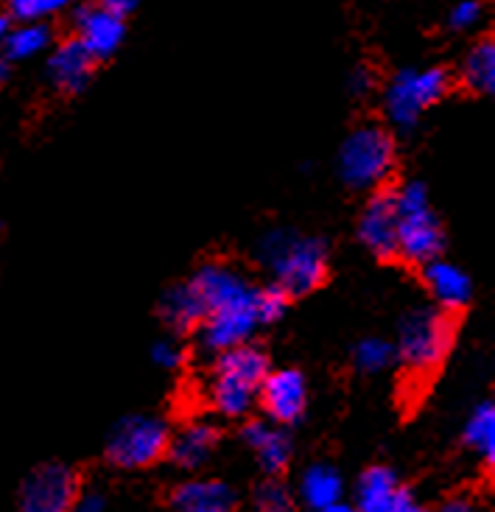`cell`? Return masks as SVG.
Instances as JSON below:
<instances>
[{
	"mask_svg": "<svg viewBox=\"0 0 495 512\" xmlns=\"http://www.w3.org/2000/svg\"><path fill=\"white\" fill-rule=\"evenodd\" d=\"M255 258L261 261L263 269L272 272V283L289 300L311 294L328 277V241L294 233L286 227L263 233L255 247Z\"/></svg>",
	"mask_w": 495,
	"mask_h": 512,
	"instance_id": "6da1fadb",
	"label": "cell"
},
{
	"mask_svg": "<svg viewBox=\"0 0 495 512\" xmlns=\"http://www.w3.org/2000/svg\"><path fill=\"white\" fill-rule=\"evenodd\" d=\"M269 370V356L252 342L216 353L207 384L210 406L224 417H244L258 401V387Z\"/></svg>",
	"mask_w": 495,
	"mask_h": 512,
	"instance_id": "7a4b0ae2",
	"label": "cell"
},
{
	"mask_svg": "<svg viewBox=\"0 0 495 512\" xmlns=\"http://www.w3.org/2000/svg\"><path fill=\"white\" fill-rule=\"evenodd\" d=\"M395 361L414 378H428L440 367L454 345V317L440 305H417L398 325Z\"/></svg>",
	"mask_w": 495,
	"mask_h": 512,
	"instance_id": "3957f363",
	"label": "cell"
},
{
	"mask_svg": "<svg viewBox=\"0 0 495 512\" xmlns=\"http://www.w3.org/2000/svg\"><path fill=\"white\" fill-rule=\"evenodd\" d=\"M395 205H398V258L414 266L440 258L445 247V233L431 210L426 182L409 180L395 188Z\"/></svg>",
	"mask_w": 495,
	"mask_h": 512,
	"instance_id": "277c9868",
	"label": "cell"
},
{
	"mask_svg": "<svg viewBox=\"0 0 495 512\" xmlns=\"http://www.w3.org/2000/svg\"><path fill=\"white\" fill-rule=\"evenodd\" d=\"M395 171V138L381 124L356 126L339 149V177L353 191L384 188Z\"/></svg>",
	"mask_w": 495,
	"mask_h": 512,
	"instance_id": "5b68a950",
	"label": "cell"
},
{
	"mask_svg": "<svg viewBox=\"0 0 495 512\" xmlns=\"http://www.w3.org/2000/svg\"><path fill=\"white\" fill-rule=\"evenodd\" d=\"M445 68H403L384 87V115L398 132H412L437 101L448 96Z\"/></svg>",
	"mask_w": 495,
	"mask_h": 512,
	"instance_id": "8992f818",
	"label": "cell"
},
{
	"mask_svg": "<svg viewBox=\"0 0 495 512\" xmlns=\"http://www.w3.org/2000/svg\"><path fill=\"white\" fill-rule=\"evenodd\" d=\"M171 431L160 417L129 415L115 423L107 440V462L121 471H140L152 468L168 451Z\"/></svg>",
	"mask_w": 495,
	"mask_h": 512,
	"instance_id": "52a82bcc",
	"label": "cell"
},
{
	"mask_svg": "<svg viewBox=\"0 0 495 512\" xmlns=\"http://www.w3.org/2000/svg\"><path fill=\"white\" fill-rule=\"evenodd\" d=\"M79 496V476L62 462H48L28 473L20 487L17 512H70Z\"/></svg>",
	"mask_w": 495,
	"mask_h": 512,
	"instance_id": "ba28073f",
	"label": "cell"
},
{
	"mask_svg": "<svg viewBox=\"0 0 495 512\" xmlns=\"http://www.w3.org/2000/svg\"><path fill=\"white\" fill-rule=\"evenodd\" d=\"M263 415L277 426H294L300 423L308 409V381L300 370L283 367L269 370L258 387V401Z\"/></svg>",
	"mask_w": 495,
	"mask_h": 512,
	"instance_id": "9c48e42d",
	"label": "cell"
},
{
	"mask_svg": "<svg viewBox=\"0 0 495 512\" xmlns=\"http://www.w3.org/2000/svg\"><path fill=\"white\" fill-rule=\"evenodd\" d=\"M73 37L96 56V62L110 59L126 37L124 14L110 6H101L96 0L73 6Z\"/></svg>",
	"mask_w": 495,
	"mask_h": 512,
	"instance_id": "30bf717a",
	"label": "cell"
},
{
	"mask_svg": "<svg viewBox=\"0 0 495 512\" xmlns=\"http://www.w3.org/2000/svg\"><path fill=\"white\" fill-rule=\"evenodd\" d=\"M358 238L375 258H398V205L392 188H375L358 216Z\"/></svg>",
	"mask_w": 495,
	"mask_h": 512,
	"instance_id": "8fae6325",
	"label": "cell"
},
{
	"mask_svg": "<svg viewBox=\"0 0 495 512\" xmlns=\"http://www.w3.org/2000/svg\"><path fill=\"white\" fill-rule=\"evenodd\" d=\"M93 70H96V56L76 37L62 40L48 54V82L65 96H79L93 79Z\"/></svg>",
	"mask_w": 495,
	"mask_h": 512,
	"instance_id": "7c38bea8",
	"label": "cell"
},
{
	"mask_svg": "<svg viewBox=\"0 0 495 512\" xmlns=\"http://www.w3.org/2000/svg\"><path fill=\"white\" fill-rule=\"evenodd\" d=\"M216 448H219V429L205 420H193L168 437L165 457L182 471H199L216 454Z\"/></svg>",
	"mask_w": 495,
	"mask_h": 512,
	"instance_id": "4fadbf2b",
	"label": "cell"
},
{
	"mask_svg": "<svg viewBox=\"0 0 495 512\" xmlns=\"http://www.w3.org/2000/svg\"><path fill=\"white\" fill-rule=\"evenodd\" d=\"M423 283L428 286L434 305H440L448 314L465 308L473 297V283H470L468 272L456 263L442 261V258L423 263Z\"/></svg>",
	"mask_w": 495,
	"mask_h": 512,
	"instance_id": "5bb4252c",
	"label": "cell"
},
{
	"mask_svg": "<svg viewBox=\"0 0 495 512\" xmlns=\"http://www.w3.org/2000/svg\"><path fill=\"white\" fill-rule=\"evenodd\" d=\"M241 437L269 476L286 471V465L291 462V440L283 426H277L272 420H249Z\"/></svg>",
	"mask_w": 495,
	"mask_h": 512,
	"instance_id": "9a60e30c",
	"label": "cell"
},
{
	"mask_svg": "<svg viewBox=\"0 0 495 512\" xmlns=\"http://www.w3.org/2000/svg\"><path fill=\"white\" fill-rule=\"evenodd\" d=\"M177 512H235V493L219 479H188L171 493Z\"/></svg>",
	"mask_w": 495,
	"mask_h": 512,
	"instance_id": "2e32d148",
	"label": "cell"
},
{
	"mask_svg": "<svg viewBox=\"0 0 495 512\" xmlns=\"http://www.w3.org/2000/svg\"><path fill=\"white\" fill-rule=\"evenodd\" d=\"M406 487L400 485L392 468L372 465L361 473L356 487V510L358 512H395L398 501Z\"/></svg>",
	"mask_w": 495,
	"mask_h": 512,
	"instance_id": "e0dca14e",
	"label": "cell"
},
{
	"mask_svg": "<svg viewBox=\"0 0 495 512\" xmlns=\"http://www.w3.org/2000/svg\"><path fill=\"white\" fill-rule=\"evenodd\" d=\"M51 45H54V31L48 20H14L0 54L6 56V62H26L45 54Z\"/></svg>",
	"mask_w": 495,
	"mask_h": 512,
	"instance_id": "ac0fdd59",
	"label": "cell"
},
{
	"mask_svg": "<svg viewBox=\"0 0 495 512\" xmlns=\"http://www.w3.org/2000/svg\"><path fill=\"white\" fill-rule=\"evenodd\" d=\"M344 496V479L342 473L336 471L333 465H311L300 479V499L308 510H319L342 501Z\"/></svg>",
	"mask_w": 495,
	"mask_h": 512,
	"instance_id": "d6986e66",
	"label": "cell"
},
{
	"mask_svg": "<svg viewBox=\"0 0 495 512\" xmlns=\"http://www.w3.org/2000/svg\"><path fill=\"white\" fill-rule=\"evenodd\" d=\"M160 317L174 333H191L199 328L202 308L196 303V294L188 286V280L165 291L163 300H160Z\"/></svg>",
	"mask_w": 495,
	"mask_h": 512,
	"instance_id": "ffe728a7",
	"label": "cell"
},
{
	"mask_svg": "<svg viewBox=\"0 0 495 512\" xmlns=\"http://www.w3.org/2000/svg\"><path fill=\"white\" fill-rule=\"evenodd\" d=\"M459 76H462V84L479 93V96H487L495 90V42L490 37L473 42L470 51L462 59V68H459Z\"/></svg>",
	"mask_w": 495,
	"mask_h": 512,
	"instance_id": "44dd1931",
	"label": "cell"
},
{
	"mask_svg": "<svg viewBox=\"0 0 495 512\" xmlns=\"http://www.w3.org/2000/svg\"><path fill=\"white\" fill-rule=\"evenodd\" d=\"M465 445L484 459V465L495 462V406L490 401L479 403L465 423Z\"/></svg>",
	"mask_w": 495,
	"mask_h": 512,
	"instance_id": "7402d4cb",
	"label": "cell"
},
{
	"mask_svg": "<svg viewBox=\"0 0 495 512\" xmlns=\"http://www.w3.org/2000/svg\"><path fill=\"white\" fill-rule=\"evenodd\" d=\"M395 364V345L389 339L367 336L353 347V367L364 375H378Z\"/></svg>",
	"mask_w": 495,
	"mask_h": 512,
	"instance_id": "603a6c76",
	"label": "cell"
},
{
	"mask_svg": "<svg viewBox=\"0 0 495 512\" xmlns=\"http://www.w3.org/2000/svg\"><path fill=\"white\" fill-rule=\"evenodd\" d=\"M73 6L76 0H6V14L12 20H51Z\"/></svg>",
	"mask_w": 495,
	"mask_h": 512,
	"instance_id": "cb8c5ba5",
	"label": "cell"
},
{
	"mask_svg": "<svg viewBox=\"0 0 495 512\" xmlns=\"http://www.w3.org/2000/svg\"><path fill=\"white\" fill-rule=\"evenodd\" d=\"M255 512H297V501L291 496L286 482H280L277 476H269L255 490Z\"/></svg>",
	"mask_w": 495,
	"mask_h": 512,
	"instance_id": "d4e9b609",
	"label": "cell"
},
{
	"mask_svg": "<svg viewBox=\"0 0 495 512\" xmlns=\"http://www.w3.org/2000/svg\"><path fill=\"white\" fill-rule=\"evenodd\" d=\"M479 20H482V3L479 0H459L448 14V26L454 31H470L473 26H479Z\"/></svg>",
	"mask_w": 495,
	"mask_h": 512,
	"instance_id": "484cf974",
	"label": "cell"
},
{
	"mask_svg": "<svg viewBox=\"0 0 495 512\" xmlns=\"http://www.w3.org/2000/svg\"><path fill=\"white\" fill-rule=\"evenodd\" d=\"M152 359L157 361V367H163V370H177V367H182V361H185V350H182L177 342L163 339V342H157V345L152 347Z\"/></svg>",
	"mask_w": 495,
	"mask_h": 512,
	"instance_id": "4316f807",
	"label": "cell"
},
{
	"mask_svg": "<svg viewBox=\"0 0 495 512\" xmlns=\"http://www.w3.org/2000/svg\"><path fill=\"white\" fill-rule=\"evenodd\" d=\"M375 73H372L367 65H358V68L350 70V79H347V90L353 93L356 98L370 96L372 90H375Z\"/></svg>",
	"mask_w": 495,
	"mask_h": 512,
	"instance_id": "83f0119b",
	"label": "cell"
},
{
	"mask_svg": "<svg viewBox=\"0 0 495 512\" xmlns=\"http://www.w3.org/2000/svg\"><path fill=\"white\" fill-rule=\"evenodd\" d=\"M104 510H107V501H104L101 493H96V490L82 493V490H79V496H76V501H73V510L70 512H104Z\"/></svg>",
	"mask_w": 495,
	"mask_h": 512,
	"instance_id": "f1b7e54d",
	"label": "cell"
},
{
	"mask_svg": "<svg viewBox=\"0 0 495 512\" xmlns=\"http://www.w3.org/2000/svg\"><path fill=\"white\" fill-rule=\"evenodd\" d=\"M437 512H479V507H476V501L468 499V496H454V499L445 501Z\"/></svg>",
	"mask_w": 495,
	"mask_h": 512,
	"instance_id": "f546056e",
	"label": "cell"
},
{
	"mask_svg": "<svg viewBox=\"0 0 495 512\" xmlns=\"http://www.w3.org/2000/svg\"><path fill=\"white\" fill-rule=\"evenodd\" d=\"M395 512H428L420 501L414 499V493L412 490H403V496H400L398 501V510Z\"/></svg>",
	"mask_w": 495,
	"mask_h": 512,
	"instance_id": "4dcf8cb0",
	"label": "cell"
},
{
	"mask_svg": "<svg viewBox=\"0 0 495 512\" xmlns=\"http://www.w3.org/2000/svg\"><path fill=\"white\" fill-rule=\"evenodd\" d=\"M96 3H101V6H110V9H115V12H132L135 6H138V0H96Z\"/></svg>",
	"mask_w": 495,
	"mask_h": 512,
	"instance_id": "1f68e13d",
	"label": "cell"
},
{
	"mask_svg": "<svg viewBox=\"0 0 495 512\" xmlns=\"http://www.w3.org/2000/svg\"><path fill=\"white\" fill-rule=\"evenodd\" d=\"M311 512H358L353 504H344V501H336V504H328V507H319V510Z\"/></svg>",
	"mask_w": 495,
	"mask_h": 512,
	"instance_id": "d6a6232c",
	"label": "cell"
},
{
	"mask_svg": "<svg viewBox=\"0 0 495 512\" xmlns=\"http://www.w3.org/2000/svg\"><path fill=\"white\" fill-rule=\"evenodd\" d=\"M12 17L6 12H0V48H3V42H6V34H9V28H12Z\"/></svg>",
	"mask_w": 495,
	"mask_h": 512,
	"instance_id": "836d02e7",
	"label": "cell"
},
{
	"mask_svg": "<svg viewBox=\"0 0 495 512\" xmlns=\"http://www.w3.org/2000/svg\"><path fill=\"white\" fill-rule=\"evenodd\" d=\"M9 79V62H6V56L0 54V84Z\"/></svg>",
	"mask_w": 495,
	"mask_h": 512,
	"instance_id": "e575fe53",
	"label": "cell"
}]
</instances>
